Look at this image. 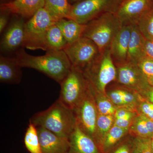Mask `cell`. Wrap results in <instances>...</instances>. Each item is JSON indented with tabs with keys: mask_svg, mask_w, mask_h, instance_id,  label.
Instances as JSON below:
<instances>
[{
	"mask_svg": "<svg viewBox=\"0 0 153 153\" xmlns=\"http://www.w3.org/2000/svg\"><path fill=\"white\" fill-rule=\"evenodd\" d=\"M60 85L61 89L58 100L72 111L89 89L88 82L82 71L72 66Z\"/></svg>",
	"mask_w": 153,
	"mask_h": 153,
	"instance_id": "7",
	"label": "cell"
},
{
	"mask_svg": "<svg viewBox=\"0 0 153 153\" xmlns=\"http://www.w3.org/2000/svg\"><path fill=\"white\" fill-rule=\"evenodd\" d=\"M129 129L131 134L137 137L151 138L153 136V120L140 114L134 118Z\"/></svg>",
	"mask_w": 153,
	"mask_h": 153,
	"instance_id": "21",
	"label": "cell"
},
{
	"mask_svg": "<svg viewBox=\"0 0 153 153\" xmlns=\"http://www.w3.org/2000/svg\"><path fill=\"white\" fill-rule=\"evenodd\" d=\"M15 57L22 68L35 69L60 84L71 68V63L63 50L47 52L46 55L36 56L30 55L22 49L17 52Z\"/></svg>",
	"mask_w": 153,
	"mask_h": 153,
	"instance_id": "1",
	"label": "cell"
},
{
	"mask_svg": "<svg viewBox=\"0 0 153 153\" xmlns=\"http://www.w3.org/2000/svg\"><path fill=\"white\" fill-rule=\"evenodd\" d=\"M113 115H103L99 113L97 121L96 131L94 140L97 145H101L106 134L108 132L114 122Z\"/></svg>",
	"mask_w": 153,
	"mask_h": 153,
	"instance_id": "23",
	"label": "cell"
},
{
	"mask_svg": "<svg viewBox=\"0 0 153 153\" xmlns=\"http://www.w3.org/2000/svg\"><path fill=\"white\" fill-rule=\"evenodd\" d=\"M82 72L88 82L89 88L104 94L106 86L116 79L117 74L110 49L100 52Z\"/></svg>",
	"mask_w": 153,
	"mask_h": 153,
	"instance_id": "3",
	"label": "cell"
},
{
	"mask_svg": "<svg viewBox=\"0 0 153 153\" xmlns=\"http://www.w3.org/2000/svg\"><path fill=\"white\" fill-rule=\"evenodd\" d=\"M151 145H152V150L153 153V136L151 138Z\"/></svg>",
	"mask_w": 153,
	"mask_h": 153,
	"instance_id": "38",
	"label": "cell"
},
{
	"mask_svg": "<svg viewBox=\"0 0 153 153\" xmlns=\"http://www.w3.org/2000/svg\"><path fill=\"white\" fill-rule=\"evenodd\" d=\"M145 53L146 57L153 60V40H146Z\"/></svg>",
	"mask_w": 153,
	"mask_h": 153,
	"instance_id": "33",
	"label": "cell"
},
{
	"mask_svg": "<svg viewBox=\"0 0 153 153\" xmlns=\"http://www.w3.org/2000/svg\"><path fill=\"white\" fill-rule=\"evenodd\" d=\"M147 78L153 76V60L145 57L137 64Z\"/></svg>",
	"mask_w": 153,
	"mask_h": 153,
	"instance_id": "29",
	"label": "cell"
},
{
	"mask_svg": "<svg viewBox=\"0 0 153 153\" xmlns=\"http://www.w3.org/2000/svg\"><path fill=\"white\" fill-rule=\"evenodd\" d=\"M122 0H82L71 5L68 19L87 25L108 13H116Z\"/></svg>",
	"mask_w": 153,
	"mask_h": 153,
	"instance_id": "6",
	"label": "cell"
},
{
	"mask_svg": "<svg viewBox=\"0 0 153 153\" xmlns=\"http://www.w3.org/2000/svg\"><path fill=\"white\" fill-rule=\"evenodd\" d=\"M71 5L68 0H45L44 8L55 22L67 19Z\"/></svg>",
	"mask_w": 153,
	"mask_h": 153,
	"instance_id": "20",
	"label": "cell"
},
{
	"mask_svg": "<svg viewBox=\"0 0 153 153\" xmlns=\"http://www.w3.org/2000/svg\"><path fill=\"white\" fill-rule=\"evenodd\" d=\"M109 100L114 104L120 106H125V103L124 101L118 88L111 91L108 94Z\"/></svg>",
	"mask_w": 153,
	"mask_h": 153,
	"instance_id": "32",
	"label": "cell"
},
{
	"mask_svg": "<svg viewBox=\"0 0 153 153\" xmlns=\"http://www.w3.org/2000/svg\"><path fill=\"white\" fill-rule=\"evenodd\" d=\"M22 67L15 57L1 55L0 57V81L6 84H19L22 80Z\"/></svg>",
	"mask_w": 153,
	"mask_h": 153,
	"instance_id": "17",
	"label": "cell"
},
{
	"mask_svg": "<svg viewBox=\"0 0 153 153\" xmlns=\"http://www.w3.org/2000/svg\"><path fill=\"white\" fill-rule=\"evenodd\" d=\"M23 19L20 17L14 19L5 31L1 41L2 52H13L23 46L25 25Z\"/></svg>",
	"mask_w": 153,
	"mask_h": 153,
	"instance_id": "12",
	"label": "cell"
},
{
	"mask_svg": "<svg viewBox=\"0 0 153 153\" xmlns=\"http://www.w3.org/2000/svg\"><path fill=\"white\" fill-rule=\"evenodd\" d=\"M139 110L141 114L153 120V103L149 100L142 102L140 105Z\"/></svg>",
	"mask_w": 153,
	"mask_h": 153,
	"instance_id": "30",
	"label": "cell"
},
{
	"mask_svg": "<svg viewBox=\"0 0 153 153\" xmlns=\"http://www.w3.org/2000/svg\"><path fill=\"white\" fill-rule=\"evenodd\" d=\"M123 26L116 13H106L88 23L83 36L93 41L101 52L109 49Z\"/></svg>",
	"mask_w": 153,
	"mask_h": 153,
	"instance_id": "4",
	"label": "cell"
},
{
	"mask_svg": "<svg viewBox=\"0 0 153 153\" xmlns=\"http://www.w3.org/2000/svg\"><path fill=\"white\" fill-rule=\"evenodd\" d=\"M55 22L44 7L40 9L25 23L23 47L30 50L46 51L47 31Z\"/></svg>",
	"mask_w": 153,
	"mask_h": 153,
	"instance_id": "5",
	"label": "cell"
},
{
	"mask_svg": "<svg viewBox=\"0 0 153 153\" xmlns=\"http://www.w3.org/2000/svg\"><path fill=\"white\" fill-rule=\"evenodd\" d=\"M71 1L72 2L76 3L80 1H82V0H71Z\"/></svg>",
	"mask_w": 153,
	"mask_h": 153,
	"instance_id": "39",
	"label": "cell"
},
{
	"mask_svg": "<svg viewBox=\"0 0 153 153\" xmlns=\"http://www.w3.org/2000/svg\"><path fill=\"white\" fill-rule=\"evenodd\" d=\"M131 30V25H123L111 42L109 49L111 57L115 65L123 63L127 60Z\"/></svg>",
	"mask_w": 153,
	"mask_h": 153,
	"instance_id": "14",
	"label": "cell"
},
{
	"mask_svg": "<svg viewBox=\"0 0 153 153\" xmlns=\"http://www.w3.org/2000/svg\"><path fill=\"white\" fill-rule=\"evenodd\" d=\"M67 44L62 32L55 23L50 26L46 36V51L63 50Z\"/></svg>",
	"mask_w": 153,
	"mask_h": 153,
	"instance_id": "22",
	"label": "cell"
},
{
	"mask_svg": "<svg viewBox=\"0 0 153 153\" xmlns=\"http://www.w3.org/2000/svg\"><path fill=\"white\" fill-rule=\"evenodd\" d=\"M8 22V16L5 14H1L0 16V33H1L5 29Z\"/></svg>",
	"mask_w": 153,
	"mask_h": 153,
	"instance_id": "34",
	"label": "cell"
},
{
	"mask_svg": "<svg viewBox=\"0 0 153 153\" xmlns=\"http://www.w3.org/2000/svg\"><path fill=\"white\" fill-rule=\"evenodd\" d=\"M136 25L146 40H153V10L141 19Z\"/></svg>",
	"mask_w": 153,
	"mask_h": 153,
	"instance_id": "26",
	"label": "cell"
},
{
	"mask_svg": "<svg viewBox=\"0 0 153 153\" xmlns=\"http://www.w3.org/2000/svg\"><path fill=\"white\" fill-rule=\"evenodd\" d=\"M132 153H153L151 138L137 137L134 142Z\"/></svg>",
	"mask_w": 153,
	"mask_h": 153,
	"instance_id": "28",
	"label": "cell"
},
{
	"mask_svg": "<svg viewBox=\"0 0 153 153\" xmlns=\"http://www.w3.org/2000/svg\"><path fill=\"white\" fill-rule=\"evenodd\" d=\"M134 113H133L131 114L128 115L125 117L114 119V125L122 128L129 130L134 118Z\"/></svg>",
	"mask_w": 153,
	"mask_h": 153,
	"instance_id": "31",
	"label": "cell"
},
{
	"mask_svg": "<svg viewBox=\"0 0 153 153\" xmlns=\"http://www.w3.org/2000/svg\"><path fill=\"white\" fill-rule=\"evenodd\" d=\"M148 82L152 87H153V76L147 78Z\"/></svg>",
	"mask_w": 153,
	"mask_h": 153,
	"instance_id": "37",
	"label": "cell"
},
{
	"mask_svg": "<svg viewBox=\"0 0 153 153\" xmlns=\"http://www.w3.org/2000/svg\"><path fill=\"white\" fill-rule=\"evenodd\" d=\"M153 10V0H123L116 13L123 25H132Z\"/></svg>",
	"mask_w": 153,
	"mask_h": 153,
	"instance_id": "11",
	"label": "cell"
},
{
	"mask_svg": "<svg viewBox=\"0 0 153 153\" xmlns=\"http://www.w3.org/2000/svg\"><path fill=\"white\" fill-rule=\"evenodd\" d=\"M114 153H131L128 145L124 144L117 148Z\"/></svg>",
	"mask_w": 153,
	"mask_h": 153,
	"instance_id": "35",
	"label": "cell"
},
{
	"mask_svg": "<svg viewBox=\"0 0 153 153\" xmlns=\"http://www.w3.org/2000/svg\"><path fill=\"white\" fill-rule=\"evenodd\" d=\"M63 51L71 66L82 72L100 53L95 43L83 36L75 42L67 44Z\"/></svg>",
	"mask_w": 153,
	"mask_h": 153,
	"instance_id": "8",
	"label": "cell"
},
{
	"mask_svg": "<svg viewBox=\"0 0 153 153\" xmlns=\"http://www.w3.org/2000/svg\"><path fill=\"white\" fill-rule=\"evenodd\" d=\"M143 93L146 95L149 101L153 103V87L150 86Z\"/></svg>",
	"mask_w": 153,
	"mask_h": 153,
	"instance_id": "36",
	"label": "cell"
},
{
	"mask_svg": "<svg viewBox=\"0 0 153 153\" xmlns=\"http://www.w3.org/2000/svg\"><path fill=\"white\" fill-rule=\"evenodd\" d=\"M132 30L129 44L127 61L137 64L146 57V39L136 25H131Z\"/></svg>",
	"mask_w": 153,
	"mask_h": 153,
	"instance_id": "18",
	"label": "cell"
},
{
	"mask_svg": "<svg viewBox=\"0 0 153 153\" xmlns=\"http://www.w3.org/2000/svg\"><path fill=\"white\" fill-rule=\"evenodd\" d=\"M70 147L68 153H99L98 146L89 135L76 125L69 139Z\"/></svg>",
	"mask_w": 153,
	"mask_h": 153,
	"instance_id": "16",
	"label": "cell"
},
{
	"mask_svg": "<svg viewBox=\"0 0 153 153\" xmlns=\"http://www.w3.org/2000/svg\"><path fill=\"white\" fill-rule=\"evenodd\" d=\"M90 92L89 88L73 111L76 118V124L94 139L96 131L98 111L93 98L90 96Z\"/></svg>",
	"mask_w": 153,
	"mask_h": 153,
	"instance_id": "10",
	"label": "cell"
},
{
	"mask_svg": "<svg viewBox=\"0 0 153 153\" xmlns=\"http://www.w3.org/2000/svg\"><path fill=\"white\" fill-rule=\"evenodd\" d=\"M30 122L42 127L58 136L69 139L76 125L72 110L57 100L48 109L33 115Z\"/></svg>",
	"mask_w": 153,
	"mask_h": 153,
	"instance_id": "2",
	"label": "cell"
},
{
	"mask_svg": "<svg viewBox=\"0 0 153 153\" xmlns=\"http://www.w3.org/2000/svg\"><path fill=\"white\" fill-rule=\"evenodd\" d=\"M42 153H68L69 139L58 136L42 127H37Z\"/></svg>",
	"mask_w": 153,
	"mask_h": 153,
	"instance_id": "13",
	"label": "cell"
},
{
	"mask_svg": "<svg viewBox=\"0 0 153 153\" xmlns=\"http://www.w3.org/2000/svg\"><path fill=\"white\" fill-rule=\"evenodd\" d=\"M115 66L117 71L116 79L124 87L143 93L151 86L147 78L136 63L127 60Z\"/></svg>",
	"mask_w": 153,
	"mask_h": 153,
	"instance_id": "9",
	"label": "cell"
},
{
	"mask_svg": "<svg viewBox=\"0 0 153 153\" xmlns=\"http://www.w3.org/2000/svg\"><path fill=\"white\" fill-rule=\"evenodd\" d=\"M95 104L97 111L102 114L114 115L117 110L116 108L112 102L104 97L97 96Z\"/></svg>",
	"mask_w": 153,
	"mask_h": 153,
	"instance_id": "27",
	"label": "cell"
},
{
	"mask_svg": "<svg viewBox=\"0 0 153 153\" xmlns=\"http://www.w3.org/2000/svg\"><path fill=\"white\" fill-rule=\"evenodd\" d=\"M128 130L127 129L122 128L114 125L100 146L101 150L103 152L108 151L125 135Z\"/></svg>",
	"mask_w": 153,
	"mask_h": 153,
	"instance_id": "25",
	"label": "cell"
},
{
	"mask_svg": "<svg viewBox=\"0 0 153 153\" xmlns=\"http://www.w3.org/2000/svg\"><path fill=\"white\" fill-rule=\"evenodd\" d=\"M24 142L30 153H42L37 127L31 122L25 133Z\"/></svg>",
	"mask_w": 153,
	"mask_h": 153,
	"instance_id": "24",
	"label": "cell"
},
{
	"mask_svg": "<svg viewBox=\"0 0 153 153\" xmlns=\"http://www.w3.org/2000/svg\"><path fill=\"white\" fill-rule=\"evenodd\" d=\"M55 24L60 29L63 36L70 44L83 36L86 25L79 24L72 19H64L58 20Z\"/></svg>",
	"mask_w": 153,
	"mask_h": 153,
	"instance_id": "19",
	"label": "cell"
},
{
	"mask_svg": "<svg viewBox=\"0 0 153 153\" xmlns=\"http://www.w3.org/2000/svg\"><path fill=\"white\" fill-rule=\"evenodd\" d=\"M123 0H122V1H123Z\"/></svg>",
	"mask_w": 153,
	"mask_h": 153,
	"instance_id": "40",
	"label": "cell"
},
{
	"mask_svg": "<svg viewBox=\"0 0 153 153\" xmlns=\"http://www.w3.org/2000/svg\"><path fill=\"white\" fill-rule=\"evenodd\" d=\"M45 0H13L1 4V11L16 14L23 18H31L44 7Z\"/></svg>",
	"mask_w": 153,
	"mask_h": 153,
	"instance_id": "15",
	"label": "cell"
}]
</instances>
